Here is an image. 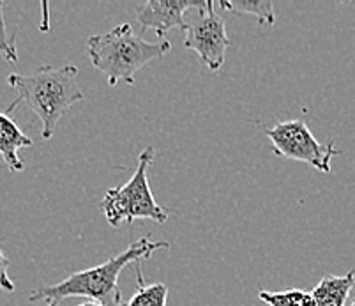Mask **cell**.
Masks as SVG:
<instances>
[{
	"mask_svg": "<svg viewBox=\"0 0 355 306\" xmlns=\"http://www.w3.org/2000/svg\"><path fill=\"white\" fill-rule=\"evenodd\" d=\"M8 83L16 91V99L9 103L6 114H11L20 103H27L41 121L44 140H51L60 119L69 114L73 105L85 99L78 85L76 66H41L28 75L12 73L8 76Z\"/></svg>",
	"mask_w": 355,
	"mask_h": 306,
	"instance_id": "obj_1",
	"label": "cell"
},
{
	"mask_svg": "<svg viewBox=\"0 0 355 306\" xmlns=\"http://www.w3.org/2000/svg\"><path fill=\"white\" fill-rule=\"evenodd\" d=\"M159 250H170V243L141 237V239L133 241L119 255L112 257L99 266L90 267L85 271L73 273L55 285L35 289L31 292L28 299L32 303H59L71 296H82V298H89V301L101 303L105 306H125V303L122 301L121 289H119V276H121L122 269H125L129 264L150 259L154 251Z\"/></svg>",
	"mask_w": 355,
	"mask_h": 306,
	"instance_id": "obj_2",
	"label": "cell"
},
{
	"mask_svg": "<svg viewBox=\"0 0 355 306\" xmlns=\"http://www.w3.org/2000/svg\"><path fill=\"white\" fill-rule=\"evenodd\" d=\"M172 50V43H147L144 35L137 34L129 24L114 27L105 34L90 35L87 40V53L90 64L106 76L112 87L121 82L135 85V75L153 60L161 59Z\"/></svg>",
	"mask_w": 355,
	"mask_h": 306,
	"instance_id": "obj_3",
	"label": "cell"
},
{
	"mask_svg": "<svg viewBox=\"0 0 355 306\" xmlns=\"http://www.w3.org/2000/svg\"><path fill=\"white\" fill-rule=\"evenodd\" d=\"M156 153L153 147L141 151L138 167L133 177L124 186H114L105 193L99 207L112 227L122 223H133L135 220H153L156 223H166L170 211L159 205L148 186V167L153 165Z\"/></svg>",
	"mask_w": 355,
	"mask_h": 306,
	"instance_id": "obj_4",
	"label": "cell"
},
{
	"mask_svg": "<svg viewBox=\"0 0 355 306\" xmlns=\"http://www.w3.org/2000/svg\"><path fill=\"white\" fill-rule=\"evenodd\" d=\"M266 135L272 144V151L276 156L308 163L318 172H331L332 158L341 154L340 149H336L334 140H316L309 131L308 124L301 119L279 122L272 128H267Z\"/></svg>",
	"mask_w": 355,
	"mask_h": 306,
	"instance_id": "obj_5",
	"label": "cell"
},
{
	"mask_svg": "<svg viewBox=\"0 0 355 306\" xmlns=\"http://www.w3.org/2000/svg\"><path fill=\"white\" fill-rule=\"evenodd\" d=\"M184 46L195 51L203 66H207L211 71H219L225 64V57L232 43L228 40L225 20L214 11L211 0L198 9L195 20L188 22Z\"/></svg>",
	"mask_w": 355,
	"mask_h": 306,
	"instance_id": "obj_6",
	"label": "cell"
},
{
	"mask_svg": "<svg viewBox=\"0 0 355 306\" xmlns=\"http://www.w3.org/2000/svg\"><path fill=\"white\" fill-rule=\"evenodd\" d=\"M205 2H196V0H147L137 8V22L140 24L141 31L145 28H154L156 35L164 37L168 31L173 27H179L186 31L188 20L186 12L189 9H202Z\"/></svg>",
	"mask_w": 355,
	"mask_h": 306,
	"instance_id": "obj_7",
	"label": "cell"
},
{
	"mask_svg": "<svg viewBox=\"0 0 355 306\" xmlns=\"http://www.w3.org/2000/svg\"><path fill=\"white\" fill-rule=\"evenodd\" d=\"M34 140L20 130L6 112H0V156L11 172H21L25 169L24 161L18 156V151L32 147Z\"/></svg>",
	"mask_w": 355,
	"mask_h": 306,
	"instance_id": "obj_8",
	"label": "cell"
},
{
	"mask_svg": "<svg viewBox=\"0 0 355 306\" xmlns=\"http://www.w3.org/2000/svg\"><path fill=\"white\" fill-rule=\"evenodd\" d=\"M354 287L355 269H350L347 275L341 276H325L309 292L313 306H345Z\"/></svg>",
	"mask_w": 355,
	"mask_h": 306,
	"instance_id": "obj_9",
	"label": "cell"
},
{
	"mask_svg": "<svg viewBox=\"0 0 355 306\" xmlns=\"http://www.w3.org/2000/svg\"><path fill=\"white\" fill-rule=\"evenodd\" d=\"M219 8L227 9L234 15H251L258 18L260 25H274L276 24V9L272 2L267 0H253V2H242V0H221Z\"/></svg>",
	"mask_w": 355,
	"mask_h": 306,
	"instance_id": "obj_10",
	"label": "cell"
},
{
	"mask_svg": "<svg viewBox=\"0 0 355 306\" xmlns=\"http://www.w3.org/2000/svg\"><path fill=\"white\" fill-rule=\"evenodd\" d=\"M137 267V292L133 298L125 303V306H166L168 301V287L164 283H153V285H144V276H141L140 262L135 264Z\"/></svg>",
	"mask_w": 355,
	"mask_h": 306,
	"instance_id": "obj_11",
	"label": "cell"
},
{
	"mask_svg": "<svg viewBox=\"0 0 355 306\" xmlns=\"http://www.w3.org/2000/svg\"><path fill=\"white\" fill-rule=\"evenodd\" d=\"M258 298L269 306H313L311 294L301 289H290L283 292L260 291Z\"/></svg>",
	"mask_w": 355,
	"mask_h": 306,
	"instance_id": "obj_12",
	"label": "cell"
},
{
	"mask_svg": "<svg viewBox=\"0 0 355 306\" xmlns=\"http://www.w3.org/2000/svg\"><path fill=\"white\" fill-rule=\"evenodd\" d=\"M4 8L6 2L4 0H0V53L4 56V59L8 62L16 64L18 62V50H16V35L9 34L8 27H6V20H4Z\"/></svg>",
	"mask_w": 355,
	"mask_h": 306,
	"instance_id": "obj_13",
	"label": "cell"
},
{
	"mask_svg": "<svg viewBox=\"0 0 355 306\" xmlns=\"http://www.w3.org/2000/svg\"><path fill=\"white\" fill-rule=\"evenodd\" d=\"M9 260L8 257L4 255V251H2V248H0V289H4V291L8 292H12L15 291V283H12V280L9 278Z\"/></svg>",
	"mask_w": 355,
	"mask_h": 306,
	"instance_id": "obj_14",
	"label": "cell"
},
{
	"mask_svg": "<svg viewBox=\"0 0 355 306\" xmlns=\"http://www.w3.org/2000/svg\"><path fill=\"white\" fill-rule=\"evenodd\" d=\"M46 306H59V303H46ZM76 306H105L101 303H96V301H85L82 305H76Z\"/></svg>",
	"mask_w": 355,
	"mask_h": 306,
	"instance_id": "obj_15",
	"label": "cell"
},
{
	"mask_svg": "<svg viewBox=\"0 0 355 306\" xmlns=\"http://www.w3.org/2000/svg\"><path fill=\"white\" fill-rule=\"evenodd\" d=\"M350 306H355V298H354V301H352V305Z\"/></svg>",
	"mask_w": 355,
	"mask_h": 306,
	"instance_id": "obj_16",
	"label": "cell"
}]
</instances>
